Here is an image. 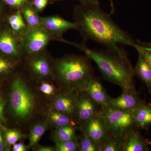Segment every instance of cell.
<instances>
[{
  "mask_svg": "<svg viewBox=\"0 0 151 151\" xmlns=\"http://www.w3.org/2000/svg\"><path fill=\"white\" fill-rule=\"evenodd\" d=\"M74 14L77 29L86 40L113 50L120 48L119 44L134 48L137 45L128 32L113 21L111 14L101 9L100 5L81 4L76 8Z\"/></svg>",
  "mask_w": 151,
  "mask_h": 151,
  "instance_id": "obj_1",
  "label": "cell"
},
{
  "mask_svg": "<svg viewBox=\"0 0 151 151\" xmlns=\"http://www.w3.org/2000/svg\"><path fill=\"white\" fill-rule=\"evenodd\" d=\"M63 42L73 45L84 52L97 65L103 77L122 89L123 92H136L134 69L124 49L96 50L84 44L75 43L64 39Z\"/></svg>",
  "mask_w": 151,
  "mask_h": 151,
  "instance_id": "obj_2",
  "label": "cell"
},
{
  "mask_svg": "<svg viewBox=\"0 0 151 151\" xmlns=\"http://www.w3.org/2000/svg\"><path fill=\"white\" fill-rule=\"evenodd\" d=\"M88 57L67 55L57 60L52 72L63 91L80 93L94 77V69Z\"/></svg>",
  "mask_w": 151,
  "mask_h": 151,
  "instance_id": "obj_3",
  "label": "cell"
},
{
  "mask_svg": "<svg viewBox=\"0 0 151 151\" xmlns=\"http://www.w3.org/2000/svg\"><path fill=\"white\" fill-rule=\"evenodd\" d=\"M37 108L36 95L23 78L18 76L11 84L9 95V110L20 124L31 120Z\"/></svg>",
  "mask_w": 151,
  "mask_h": 151,
  "instance_id": "obj_4",
  "label": "cell"
},
{
  "mask_svg": "<svg viewBox=\"0 0 151 151\" xmlns=\"http://www.w3.org/2000/svg\"><path fill=\"white\" fill-rule=\"evenodd\" d=\"M133 111H120L106 107L102 108L99 114L111 135L117 137L127 138L131 131L136 128Z\"/></svg>",
  "mask_w": 151,
  "mask_h": 151,
  "instance_id": "obj_5",
  "label": "cell"
},
{
  "mask_svg": "<svg viewBox=\"0 0 151 151\" xmlns=\"http://www.w3.org/2000/svg\"><path fill=\"white\" fill-rule=\"evenodd\" d=\"M53 38L42 27H27L21 34L22 48L32 56L40 54Z\"/></svg>",
  "mask_w": 151,
  "mask_h": 151,
  "instance_id": "obj_6",
  "label": "cell"
},
{
  "mask_svg": "<svg viewBox=\"0 0 151 151\" xmlns=\"http://www.w3.org/2000/svg\"><path fill=\"white\" fill-rule=\"evenodd\" d=\"M81 129L83 132V135L97 143L100 150L102 146L111 135L107 125L99 113L84 124Z\"/></svg>",
  "mask_w": 151,
  "mask_h": 151,
  "instance_id": "obj_7",
  "label": "cell"
},
{
  "mask_svg": "<svg viewBox=\"0 0 151 151\" xmlns=\"http://www.w3.org/2000/svg\"><path fill=\"white\" fill-rule=\"evenodd\" d=\"M41 25L52 37L58 40L62 39V35L70 29H77L76 22H70L58 16L41 17Z\"/></svg>",
  "mask_w": 151,
  "mask_h": 151,
  "instance_id": "obj_8",
  "label": "cell"
},
{
  "mask_svg": "<svg viewBox=\"0 0 151 151\" xmlns=\"http://www.w3.org/2000/svg\"><path fill=\"white\" fill-rule=\"evenodd\" d=\"M97 105L85 91L79 93L76 113L78 124L81 129L90 119L98 114L100 110H98Z\"/></svg>",
  "mask_w": 151,
  "mask_h": 151,
  "instance_id": "obj_9",
  "label": "cell"
},
{
  "mask_svg": "<svg viewBox=\"0 0 151 151\" xmlns=\"http://www.w3.org/2000/svg\"><path fill=\"white\" fill-rule=\"evenodd\" d=\"M22 48L20 36L12 30L4 29L0 32V52L7 56L19 58Z\"/></svg>",
  "mask_w": 151,
  "mask_h": 151,
  "instance_id": "obj_10",
  "label": "cell"
},
{
  "mask_svg": "<svg viewBox=\"0 0 151 151\" xmlns=\"http://www.w3.org/2000/svg\"><path fill=\"white\" fill-rule=\"evenodd\" d=\"M79 93L63 91L58 94L52 103L53 110L76 118V105Z\"/></svg>",
  "mask_w": 151,
  "mask_h": 151,
  "instance_id": "obj_11",
  "label": "cell"
},
{
  "mask_svg": "<svg viewBox=\"0 0 151 151\" xmlns=\"http://www.w3.org/2000/svg\"><path fill=\"white\" fill-rule=\"evenodd\" d=\"M137 92H123L117 98H112L108 107L122 111H133L142 104Z\"/></svg>",
  "mask_w": 151,
  "mask_h": 151,
  "instance_id": "obj_12",
  "label": "cell"
},
{
  "mask_svg": "<svg viewBox=\"0 0 151 151\" xmlns=\"http://www.w3.org/2000/svg\"><path fill=\"white\" fill-rule=\"evenodd\" d=\"M84 91L95 103L102 108L108 107L112 98L105 91L100 81L94 76L88 81Z\"/></svg>",
  "mask_w": 151,
  "mask_h": 151,
  "instance_id": "obj_13",
  "label": "cell"
},
{
  "mask_svg": "<svg viewBox=\"0 0 151 151\" xmlns=\"http://www.w3.org/2000/svg\"><path fill=\"white\" fill-rule=\"evenodd\" d=\"M40 54L32 56V58L29 62V67L37 78L45 79L51 75L52 67L46 55Z\"/></svg>",
  "mask_w": 151,
  "mask_h": 151,
  "instance_id": "obj_14",
  "label": "cell"
},
{
  "mask_svg": "<svg viewBox=\"0 0 151 151\" xmlns=\"http://www.w3.org/2000/svg\"><path fill=\"white\" fill-rule=\"evenodd\" d=\"M148 142L135 128L127 136L124 151H148Z\"/></svg>",
  "mask_w": 151,
  "mask_h": 151,
  "instance_id": "obj_15",
  "label": "cell"
},
{
  "mask_svg": "<svg viewBox=\"0 0 151 151\" xmlns=\"http://www.w3.org/2000/svg\"><path fill=\"white\" fill-rule=\"evenodd\" d=\"M133 112L137 128L147 129L151 125V107L143 103Z\"/></svg>",
  "mask_w": 151,
  "mask_h": 151,
  "instance_id": "obj_16",
  "label": "cell"
},
{
  "mask_svg": "<svg viewBox=\"0 0 151 151\" xmlns=\"http://www.w3.org/2000/svg\"><path fill=\"white\" fill-rule=\"evenodd\" d=\"M47 119L49 124L56 128L68 126L75 127L78 124L76 118L53 109L50 111Z\"/></svg>",
  "mask_w": 151,
  "mask_h": 151,
  "instance_id": "obj_17",
  "label": "cell"
},
{
  "mask_svg": "<svg viewBox=\"0 0 151 151\" xmlns=\"http://www.w3.org/2000/svg\"><path fill=\"white\" fill-rule=\"evenodd\" d=\"M22 16L28 28H35L42 26L41 17L38 14L32 4L29 1L27 2L20 9Z\"/></svg>",
  "mask_w": 151,
  "mask_h": 151,
  "instance_id": "obj_18",
  "label": "cell"
},
{
  "mask_svg": "<svg viewBox=\"0 0 151 151\" xmlns=\"http://www.w3.org/2000/svg\"><path fill=\"white\" fill-rule=\"evenodd\" d=\"M139 56L135 72L151 90V66L142 55L138 52Z\"/></svg>",
  "mask_w": 151,
  "mask_h": 151,
  "instance_id": "obj_19",
  "label": "cell"
},
{
  "mask_svg": "<svg viewBox=\"0 0 151 151\" xmlns=\"http://www.w3.org/2000/svg\"><path fill=\"white\" fill-rule=\"evenodd\" d=\"M48 124L47 119L46 121L36 124L32 127L30 131L29 143L28 146L29 148H35L38 145L41 138L47 130Z\"/></svg>",
  "mask_w": 151,
  "mask_h": 151,
  "instance_id": "obj_20",
  "label": "cell"
},
{
  "mask_svg": "<svg viewBox=\"0 0 151 151\" xmlns=\"http://www.w3.org/2000/svg\"><path fill=\"white\" fill-rule=\"evenodd\" d=\"M76 126H65L56 128L53 133V139L56 142L77 139L76 135Z\"/></svg>",
  "mask_w": 151,
  "mask_h": 151,
  "instance_id": "obj_21",
  "label": "cell"
},
{
  "mask_svg": "<svg viewBox=\"0 0 151 151\" xmlns=\"http://www.w3.org/2000/svg\"><path fill=\"white\" fill-rule=\"evenodd\" d=\"M127 137H117L111 135L101 147L100 150L124 151Z\"/></svg>",
  "mask_w": 151,
  "mask_h": 151,
  "instance_id": "obj_22",
  "label": "cell"
},
{
  "mask_svg": "<svg viewBox=\"0 0 151 151\" xmlns=\"http://www.w3.org/2000/svg\"><path fill=\"white\" fill-rule=\"evenodd\" d=\"M4 133L8 150L11 146L13 145L24 137L22 132L15 129H6L4 127Z\"/></svg>",
  "mask_w": 151,
  "mask_h": 151,
  "instance_id": "obj_23",
  "label": "cell"
},
{
  "mask_svg": "<svg viewBox=\"0 0 151 151\" xmlns=\"http://www.w3.org/2000/svg\"><path fill=\"white\" fill-rule=\"evenodd\" d=\"M55 151H75L78 150L79 143L77 139L72 140L56 142Z\"/></svg>",
  "mask_w": 151,
  "mask_h": 151,
  "instance_id": "obj_24",
  "label": "cell"
},
{
  "mask_svg": "<svg viewBox=\"0 0 151 151\" xmlns=\"http://www.w3.org/2000/svg\"><path fill=\"white\" fill-rule=\"evenodd\" d=\"M83 138L79 143L78 151H100V148L94 141L83 135Z\"/></svg>",
  "mask_w": 151,
  "mask_h": 151,
  "instance_id": "obj_25",
  "label": "cell"
},
{
  "mask_svg": "<svg viewBox=\"0 0 151 151\" xmlns=\"http://www.w3.org/2000/svg\"><path fill=\"white\" fill-rule=\"evenodd\" d=\"M14 63L5 56L0 55V76L8 75L13 70Z\"/></svg>",
  "mask_w": 151,
  "mask_h": 151,
  "instance_id": "obj_26",
  "label": "cell"
},
{
  "mask_svg": "<svg viewBox=\"0 0 151 151\" xmlns=\"http://www.w3.org/2000/svg\"><path fill=\"white\" fill-rule=\"evenodd\" d=\"M40 91L42 94L48 97L53 96L55 94L54 86L49 82L42 81L39 87Z\"/></svg>",
  "mask_w": 151,
  "mask_h": 151,
  "instance_id": "obj_27",
  "label": "cell"
},
{
  "mask_svg": "<svg viewBox=\"0 0 151 151\" xmlns=\"http://www.w3.org/2000/svg\"><path fill=\"white\" fill-rule=\"evenodd\" d=\"M135 48L137 50L138 52L141 53L145 58L151 66V48L142 46L138 44Z\"/></svg>",
  "mask_w": 151,
  "mask_h": 151,
  "instance_id": "obj_28",
  "label": "cell"
},
{
  "mask_svg": "<svg viewBox=\"0 0 151 151\" xmlns=\"http://www.w3.org/2000/svg\"><path fill=\"white\" fill-rule=\"evenodd\" d=\"M49 0H32V3L34 8L38 12L44 10L47 6Z\"/></svg>",
  "mask_w": 151,
  "mask_h": 151,
  "instance_id": "obj_29",
  "label": "cell"
},
{
  "mask_svg": "<svg viewBox=\"0 0 151 151\" xmlns=\"http://www.w3.org/2000/svg\"><path fill=\"white\" fill-rule=\"evenodd\" d=\"M7 5L14 8H21L29 0H3Z\"/></svg>",
  "mask_w": 151,
  "mask_h": 151,
  "instance_id": "obj_30",
  "label": "cell"
},
{
  "mask_svg": "<svg viewBox=\"0 0 151 151\" xmlns=\"http://www.w3.org/2000/svg\"><path fill=\"white\" fill-rule=\"evenodd\" d=\"M4 127L0 126V151H6L8 150L6 145L4 133Z\"/></svg>",
  "mask_w": 151,
  "mask_h": 151,
  "instance_id": "obj_31",
  "label": "cell"
},
{
  "mask_svg": "<svg viewBox=\"0 0 151 151\" xmlns=\"http://www.w3.org/2000/svg\"><path fill=\"white\" fill-rule=\"evenodd\" d=\"M5 102L2 97L0 96V126H3L5 122Z\"/></svg>",
  "mask_w": 151,
  "mask_h": 151,
  "instance_id": "obj_32",
  "label": "cell"
},
{
  "mask_svg": "<svg viewBox=\"0 0 151 151\" xmlns=\"http://www.w3.org/2000/svg\"><path fill=\"white\" fill-rule=\"evenodd\" d=\"M27 147H28L25 145L24 143H17L12 146V150L13 151H26L27 150Z\"/></svg>",
  "mask_w": 151,
  "mask_h": 151,
  "instance_id": "obj_33",
  "label": "cell"
},
{
  "mask_svg": "<svg viewBox=\"0 0 151 151\" xmlns=\"http://www.w3.org/2000/svg\"><path fill=\"white\" fill-rule=\"evenodd\" d=\"M35 148L38 151H55V147L47 146H37Z\"/></svg>",
  "mask_w": 151,
  "mask_h": 151,
  "instance_id": "obj_34",
  "label": "cell"
},
{
  "mask_svg": "<svg viewBox=\"0 0 151 151\" xmlns=\"http://www.w3.org/2000/svg\"><path fill=\"white\" fill-rule=\"evenodd\" d=\"M83 5H100L99 0H78Z\"/></svg>",
  "mask_w": 151,
  "mask_h": 151,
  "instance_id": "obj_35",
  "label": "cell"
},
{
  "mask_svg": "<svg viewBox=\"0 0 151 151\" xmlns=\"http://www.w3.org/2000/svg\"><path fill=\"white\" fill-rule=\"evenodd\" d=\"M138 44L142 46L146 47H149L151 48V42H142L140 41H138L137 42Z\"/></svg>",
  "mask_w": 151,
  "mask_h": 151,
  "instance_id": "obj_36",
  "label": "cell"
},
{
  "mask_svg": "<svg viewBox=\"0 0 151 151\" xmlns=\"http://www.w3.org/2000/svg\"><path fill=\"white\" fill-rule=\"evenodd\" d=\"M110 1H111V12L113 13L114 12V11H115V9H114V6H113V0H110Z\"/></svg>",
  "mask_w": 151,
  "mask_h": 151,
  "instance_id": "obj_37",
  "label": "cell"
},
{
  "mask_svg": "<svg viewBox=\"0 0 151 151\" xmlns=\"http://www.w3.org/2000/svg\"><path fill=\"white\" fill-rule=\"evenodd\" d=\"M2 12V6H1V5L0 4V15H1V13Z\"/></svg>",
  "mask_w": 151,
  "mask_h": 151,
  "instance_id": "obj_38",
  "label": "cell"
},
{
  "mask_svg": "<svg viewBox=\"0 0 151 151\" xmlns=\"http://www.w3.org/2000/svg\"><path fill=\"white\" fill-rule=\"evenodd\" d=\"M148 143H149V145H151V141H150V142H148Z\"/></svg>",
  "mask_w": 151,
  "mask_h": 151,
  "instance_id": "obj_39",
  "label": "cell"
},
{
  "mask_svg": "<svg viewBox=\"0 0 151 151\" xmlns=\"http://www.w3.org/2000/svg\"><path fill=\"white\" fill-rule=\"evenodd\" d=\"M52 1H60V0H51Z\"/></svg>",
  "mask_w": 151,
  "mask_h": 151,
  "instance_id": "obj_40",
  "label": "cell"
},
{
  "mask_svg": "<svg viewBox=\"0 0 151 151\" xmlns=\"http://www.w3.org/2000/svg\"></svg>",
  "mask_w": 151,
  "mask_h": 151,
  "instance_id": "obj_41",
  "label": "cell"
}]
</instances>
